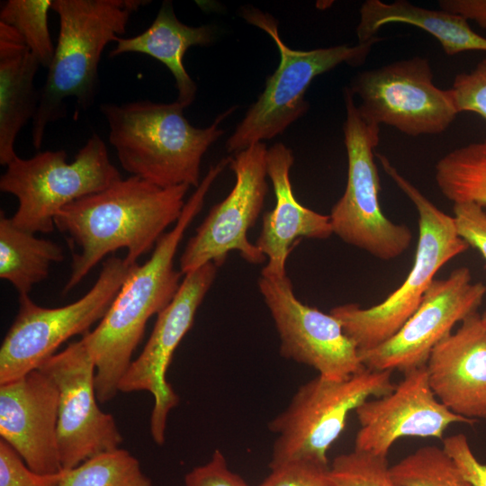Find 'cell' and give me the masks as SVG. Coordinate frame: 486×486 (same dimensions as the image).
Listing matches in <instances>:
<instances>
[{
  "label": "cell",
  "instance_id": "35",
  "mask_svg": "<svg viewBox=\"0 0 486 486\" xmlns=\"http://www.w3.org/2000/svg\"><path fill=\"white\" fill-rule=\"evenodd\" d=\"M442 447L473 486H486V464L476 458L465 435L460 433L443 438Z\"/></svg>",
  "mask_w": 486,
  "mask_h": 486
},
{
  "label": "cell",
  "instance_id": "14",
  "mask_svg": "<svg viewBox=\"0 0 486 486\" xmlns=\"http://www.w3.org/2000/svg\"><path fill=\"white\" fill-rule=\"evenodd\" d=\"M485 295L486 285L473 282L466 266L435 279L418 308L396 334L359 352L364 366L403 373L425 366L435 346L452 333L455 324L477 312Z\"/></svg>",
  "mask_w": 486,
  "mask_h": 486
},
{
  "label": "cell",
  "instance_id": "18",
  "mask_svg": "<svg viewBox=\"0 0 486 486\" xmlns=\"http://www.w3.org/2000/svg\"><path fill=\"white\" fill-rule=\"evenodd\" d=\"M58 390L33 370L0 385V435L26 465L41 474L62 471L58 446Z\"/></svg>",
  "mask_w": 486,
  "mask_h": 486
},
{
  "label": "cell",
  "instance_id": "23",
  "mask_svg": "<svg viewBox=\"0 0 486 486\" xmlns=\"http://www.w3.org/2000/svg\"><path fill=\"white\" fill-rule=\"evenodd\" d=\"M358 43L376 38L383 25L392 22L416 26L436 38L448 56L469 50L486 51V38L476 33L464 17L442 9L433 10L405 0L384 3L366 0L359 10Z\"/></svg>",
  "mask_w": 486,
  "mask_h": 486
},
{
  "label": "cell",
  "instance_id": "28",
  "mask_svg": "<svg viewBox=\"0 0 486 486\" xmlns=\"http://www.w3.org/2000/svg\"><path fill=\"white\" fill-rule=\"evenodd\" d=\"M52 3L53 0H8L0 11V22L14 28L40 65L47 68L55 52L48 23Z\"/></svg>",
  "mask_w": 486,
  "mask_h": 486
},
{
  "label": "cell",
  "instance_id": "30",
  "mask_svg": "<svg viewBox=\"0 0 486 486\" xmlns=\"http://www.w3.org/2000/svg\"><path fill=\"white\" fill-rule=\"evenodd\" d=\"M257 486H340L333 478L330 465L306 462L286 464L271 469Z\"/></svg>",
  "mask_w": 486,
  "mask_h": 486
},
{
  "label": "cell",
  "instance_id": "2",
  "mask_svg": "<svg viewBox=\"0 0 486 486\" xmlns=\"http://www.w3.org/2000/svg\"><path fill=\"white\" fill-rule=\"evenodd\" d=\"M189 187H161L131 176L63 207L54 219L55 227L79 249L73 254L72 272L63 293L118 249H127L123 258L127 266L137 264L165 230L178 220Z\"/></svg>",
  "mask_w": 486,
  "mask_h": 486
},
{
  "label": "cell",
  "instance_id": "5",
  "mask_svg": "<svg viewBox=\"0 0 486 486\" xmlns=\"http://www.w3.org/2000/svg\"><path fill=\"white\" fill-rule=\"evenodd\" d=\"M384 172L413 203L418 215V239L410 271L402 284L380 303H356L330 310L359 352L372 349L396 334L418 308L436 273L469 245L458 235L453 216L437 208L379 153Z\"/></svg>",
  "mask_w": 486,
  "mask_h": 486
},
{
  "label": "cell",
  "instance_id": "11",
  "mask_svg": "<svg viewBox=\"0 0 486 486\" xmlns=\"http://www.w3.org/2000/svg\"><path fill=\"white\" fill-rule=\"evenodd\" d=\"M348 88L365 121L409 136L440 134L458 114L451 89L434 84L428 60L418 56L361 71Z\"/></svg>",
  "mask_w": 486,
  "mask_h": 486
},
{
  "label": "cell",
  "instance_id": "33",
  "mask_svg": "<svg viewBox=\"0 0 486 486\" xmlns=\"http://www.w3.org/2000/svg\"><path fill=\"white\" fill-rule=\"evenodd\" d=\"M453 218L458 235L486 259V212L474 202L453 204Z\"/></svg>",
  "mask_w": 486,
  "mask_h": 486
},
{
  "label": "cell",
  "instance_id": "4",
  "mask_svg": "<svg viewBox=\"0 0 486 486\" xmlns=\"http://www.w3.org/2000/svg\"><path fill=\"white\" fill-rule=\"evenodd\" d=\"M147 0H53L59 32L32 119V141L40 148L47 126L66 114L65 99L83 110L94 102L98 66L106 45L125 33L130 16Z\"/></svg>",
  "mask_w": 486,
  "mask_h": 486
},
{
  "label": "cell",
  "instance_id": "21",
  "mask_svg": "<svg viewBox=\"0 0 486 486\" xmlns=\"http://www.w3.org/2000/svg\"><path fill=\"white\" fill-rule=\"evenodd\" d=\"M40 63L18 32L0 22V164L17 156L14 142L33 119L40 100L34 78Z\"/></svg>",
  "mask_w": 486,
  "mask_h": 486
},
{
  "label": "cell",
  "instance_id": "37",
  "mask_svg": "<svg viewBox=\"0 0 486 486\" xmlns=\"http://www.w3.org/2000/svg\"><path fill=\"white\" fill-rule=\"evenodd\" d=\"M482 319L484 320L485 323H486V310L482 314Z\"/></svg>",
  "mask_w": 486,
  "mask_h": 486
},
{
  "label": "cell",
  "instance_id": "9",
  "mask_svg": "<svg viewBox=\"0 0 486 486\" xmlns=\"http://www.w3.org/2000/svg\"><path fill=\"white\" fill-rule=\"evenodd\" d=\"M344 102L347 180L329 214L333 234L378 259L392 260L406 252L413 234L407 225L387 218L381 208V182L374 161L380 126L362 117L348 87L344 89Z\"/></svg>",
  "mask_w": 486,
  "mask_h": 486
},
{
  "label": "cell",
  "instance_id": "12",
  "mask_svg": "<svg viewBox=\"0 0 486 486\" xmlns=\"http://www.w3.org/2000/svg\"><path fill=\"white\" fill-rule=\"evenodd\" d=\"M267 148L264 142L238 151L230 158L235 184L221 202L211 208L180 257V272L186 274L207 263L222 266L231 251L248 263L260 265L266 257L248 238L268 192Z\"/></svg>",
  "mask_w": 486,
  "mask_h": 486
},
{
  "label": "cell",
  "instance_id": "36",
  "mask_svg": "<svg viewBox=\"0 0 486 486\" xmlns=\"http://www.w3.org/2000/svg\"><path fill=\"white\" fill-rule=\"evenodd\" d=\"M440 9L459 14L486 28V0H440Z\"/></svg>",
  "mask_w": 486,
  "mask_h": 486
},
{
  "label": "cell",
  "instance_id": "15",
  "mask_svg": "<svg viewBox=\"0 0 486 486\" xmlns=\"http://www.w3.org/2000/svg\"><path fill=\"white\" fill-rule=\"evenodd\" d=\"M257 284L278 332L282 356L334 381L347 379L364 368L356 345L340 321L302 303L288 275L282 279L260 276Z\"/></svg>",
  "mask_w": 486,
  "mask_h": 486
},
{
  "label": "cell",
  "instance_id": "3",
  "mask_svg": "<svg viewBox=\"0 0 486 486\" xmlns=\"http://www.w3.org/2000/svg\"><path fill=\"white\" fill-rule=\"evenodd\" d=\"M185 108L176 101L102 104L109 142L122 168L161 187L187 184L197 188L202 157L224 134L220 125L236 107L220 113L206 128L190 124L184 114Z\"/></svg>",
  "mask_w": 486,
  "mask_h": 486
},
{
  "label": "cell",
  "instance_id": "25",
  "mask_svg": "<svg viewBox=\"0 0 486 486\" xmlns=\"http://www.w3.org/2000/svg\"><path fill=\"white\" fill-rule=\"evenodd\" d=\"M435 180L441 194L454 203L486 206V140L457 148L435 166Z\"/></svg>",
  "mask_w": 486,
  "mask_h": 486
},
{
  "label": "cell",
  "instance_id": "10",
  "mask_svg": "<svg viewBox=\"0 0 486 486\" xmlns=\"http://www.w3.org/2000/svg\"><path fill=\"white\" fill-rule=\"evenodd\" d=\"M130 269L124 259L108 257L90 291L59 308H43L19 295L18 313L0 348V385L39 369L68 338L88 333L109 310Z\"/></svg>",
  "mask_w": 486,
  "mask_h": 486
},
{
  "label": "cell",
  "instance_id": "34",
  "mask_svg": "<svg viewBox=\"0 0 486 486\" xmlns=\"http://www.w3.org/2000/svg\"><path fill=\"white\" fill-rule=\"evenodd\" d=\"M185 486H250L228 466L221 451L216 449L204 464L192 469L184 477Z\"/></svg>",
  "mask_w": 486,
  "mask_h": 486
},
{
  "label": "cell",
  "instance_id": "19",
  "mask_svg": "<svg viewBox=\"0 0 486 486\" xmlns=\"http://www.w3.org/2000/svg\"><path fill=\"white\" fill-rule=\"evenodd\" d=\"M426 367L441 403L456 415L486 421V323L478 311L435 346Z\"/></svg>",
  "mask_w": 486,
  "mask_h": 486
},
{
  "label": "cell",
  "instance_id": "6",
  "mask_svg": "<svg viewBox=\"0 0 486 486\" xmlns=\"http://www.w3.org/2000/svg\"><path fill=\"white\" fill-rule=\"evenodd\" d=\"M241 16L271 37L279 50L280 61L274 72L267 76L257 100L228 139L226 149L229 152L237 153L282 134L308 111L305 93L316 76L343 63L364 64L373 46L380 40L376 37L354 46L343 44L298 50L284 42L277 21L271 14L246 5L241 9Z\"/></svg>",
  "mask_w": 486,
  "mask_h": 486
},
{
  "label": "cell",
  "instance_id": "26",
  "mask_svg": "<svg viewBox=\"0 0 486 486\" xmlns=\"http://www.w3.org/2000/svg\"><path fill=\"white\" fill-rule=\"evenodd\" d=\"M60 486H152L139 460L121 447L62 470Z\"/></svg>",
  "mask_w": 486,
  "mask_h": 486
},
{
  "label": "cell",
  "instance_id": "29",
  "mask_svg": "<svg viewBox=\"0 0 486 486\" xmlns=\"http://www.w3.org/2000/svg\"><path fill=\"white\" fill-rule=\"evenodd\" d=\"M387 457L354 448L334 458L331 474L340 486H402L392 479Z\"/></svg>",
  "mask_w": 486,
  "mask_h": 486
},
{
  "label": "cell",
  "instance_id": "8",
  "mask_svg": "<svg viewBox=\"0 0 486 486\" xmlns=\"http://www.w3.org/2000/svg\"><path fill=\"white\" fill-rule=\"evenodd\" d=\"M0 178V190L14 195L18 207L11 218L30 233H50L66 205L101 192L122 179L111 162L102 138L93 133L72 162L64 150L39 152L23 159L15 156Z\"/></svg>",
  "mask_w": 486,
  "mask_h": 486
},
{
  "label": "cell",
  "instance_id": "1",
  "mask_svg": "<svg viewBox=\"0 0 486 486\" xmlns=\"http://www.w3.org/2000/svg\"><path fill=\"white\" fill-rule=\"evenodd\" d=\"M230 158L212 166L185 202L174 228L156 243L151 256L135 264L98 326L82 337L94 362V384L99 402L119 392V383L130 367L132 354L142 339L148 320L165 310L176 295L183 274L174 259L184 234L202 211L205 197Z\"/></svg>",
  "mask_w": 486,
  "mask_h": 486
},
{
  "label": "cell",
  "instance_id": "7",
  "mask_svg": "<svg viewBox=\"0 0 486 486\" xmlns=\"http://www.w3.org/2000/svg\"><path fill=\"white\" fill-rule=\"evenodd\" d=\"M392 371L366 367L341 381L317 375L300 386L287 408L270 423L276 435L270 469L295 462L329 465L327 453L351 411L372 397L393 391Z\"/></svg>",
  "mask_w": 486,
  "mask_h": 486
},
{
  "label": "cell",
  "instance_id": "32",
  "mask_svg": "<svg viewBox=\"0 0 486 486\" xmlns=\"http://www.w3.org/2000/svg\"><path fill=\"white\" fill-rule=\"evenodd\" d=\"M62 471L41 474L30 469L6 442L0 439V486H60Z\"/></svg>",
  "mask_w": 486,
  "mask_h": 486
},
{
  "label": "cell",
  "instance_id": "17",
  "mask_svg": "<svg viewBox=\"0 0 486 486\" xmlns=\"http://www.w3.org/2000/svg\"><path fill=\"white\" fill-rule=\"evenodd\" d=\"M355 412L360 424L355 449L385 456L400 438L443 439L450 425L476 422L454 414L437 400L426 365L403 373L392 392L364 400Z\"/></svg>",
  "mask_w": 486,
  "mask_h": 486
},
{
  "label": "cell",
  "instance_id": "22",
  "mask_svg": "<svg viewBox=\"0 0 486 486\" xmlns=\"http://www.w3.org/2000/svg\"><path fill=\"white\" fill-rule=\"evenodd\" d=\"M210 25L189 26L181 22L175 14L171 2L165 1L150 26L139 35L115 40L111 58L124 53H140L163 63L175 78L177 90L176 102L187 107L194 101L197 92L195 82L187 73L184 58L193 46H206L214 39Z\"/></svg>",
  "mask_w": 486,
  "mask_h": 486
},
{
  "label": "cell",
  "instance_id": "20",
  "mask_svg": "<svg viewBox=\"0 0 486 486\" xmlns=\"http://www.w3.org/2000/svg\"><path fill=\"white\" fill-rule=\"evenodd\" d=\"M293 162L292 149L283 143L267 148L266 171L275 205L263 214L262 229L255 243L266 257L261 272V276L266 278L282 279L287 275V258L299 238L325 239L333 234L329 215L303 206L294 196L290 180Z\"/></svg>",
  "mask_w": 486,
  "mask_h": 486
},
{
  "label": "cell",
  "instance_id": "24",
  "mask_svg": "<svg viewBox=\"0 0 486 486\" xmlns=\"http://www.w3.org/2000/svg\"><path fill=\"white\" fill-rule=\"evenodd\" d=\"M63 259L59 245L17 228L1 212L0 277L12 284L19 295H29L34 284L48 277L50 265Z\"/></svg>",
  "mask_w": 486,
  "mask_h": 486
},
{
  "label": "cell",
  "instance_id": "27",
  "mask_svg": "<svg viewBox=\"0 0 486 486\" xmlns=\"http://www.w3.org/2000/svg\"><path fill=\"white\" fill-rule=\"evenodd\" d=\"M392 479L402 486H473L455 462L437 446H424L390 466Z\"/></svg>",
  "mask_w": 486,
  "mask_h": 486
},
{
  "label": "cell",
  "instance_id": "31",
  "mask_svg": "<svg viewBox=\"0 0 486 486\" xmlns=\"http://www.w3.org/2000/svg\"><path fill=\"white\" fill-rule=\"evenodd\" d=\"M450 89L458 113L474 112L486 120V57L470 72L458 74Z\"/></svg>",
  "mask_w": 486,
  "mask_h": 486
},
{
  "label": "cell",
  "instance_id": "13",
  "mask_svg": "<svg viewBox=\"0 0 486 486\" xmlns=\"http://www.w3.org/2000/svg\"><path fill=\"white\" fill-rule=\"evenodd\" d=\"M39 369L58 390L57 436L62 470L120 447L123 438L113 417L97 404L95 365L83 338L51 356Z\"/></svg>",
  "mask_w": 486,
  "mask_h": 486
},
{
  "label": "cell",
  "instance_id": "16",
  "mask_svg": "<svg viewBox=\"0 0 486 486\" xmlns=\"http://www.w3.org/2000/svg\"><path fill=\"white\" fill-rule=\"evenodd\" d=\"M217 268L213 263H207L184 274L173 301L158 314L142 352L132 360L119 383V392L146 391L153 395L150 432L158 446L165 442L167 416L179 402L166 380V372L174 352L191 329L195 314L215 280Z\"/></svg>",
  "mask_w": 486,
  "mask_h": 486
}]
</instances>
